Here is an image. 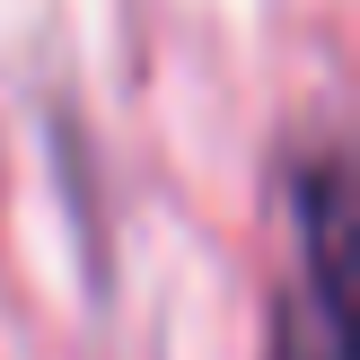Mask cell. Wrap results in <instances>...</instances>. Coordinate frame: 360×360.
<instances>
[{"instance_id": "obj_1", "label": "cell", "mask_w": 360, "mask_h": 360, "mask_svg": "<svg viewBox=\"0 0 360 360\" xmlns=\"http://www.w3.org/2000/svg\"><path fill=\"white\" fill-rule=\"evenodd\" d=\"M281 360H352V176L343 158L299 167V299L281 316Z\"/></svg>"}]
</instances>
